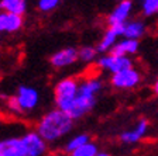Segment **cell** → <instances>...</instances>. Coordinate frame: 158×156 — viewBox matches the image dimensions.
Listing matches in <instances>:
<instances>
[{"label": "cell", "mask_w": 158, "mask_h": 156, "mask_svg": "<svg viewBox=\"0 0 158 156\" xmlns=\"http://www.w3.org/2000/svg\"><path fill=\"white\" fill-rule=\"evenodd\" d=\"M75 127V120L65 111L51 108L44 113L35 124V131L47 143H56L66 138Z\"/></svg>", "instance_id": "obj_1"}, {"label": "cell", "mask_w": 158, "mask_h": 156, "mask_svg": "<svg viewBox=\"0 0 158 156\" xmlns=\"http://www.w3.org/2000/svg\"><path fill=\"white\" fill-rule=\"evenodd\" d=\"M41 94L34 86L20 85L17 87L16 94L7 100V108L13 114H30L34 113L40 107Z\"/></svg>", "instance_id": "obj_2"}, {"label": "cell", "mask_w": 158, "mask_h": 156, "mask_svg": "<svg viewBox=\"0 0 158 156\" xmlns=\"http://www.w3.org/2000/svg\"><path fill=\"white\" fill-rule=\"evenodd\" d=\"M81 79L75 76H66L59 79L54 86V103L55 107L65 111L66 114L71 111L79 91Z\"/></svg>", "instance_id": "obj_3"}, {"label": "cell", "mask_w": 158, "mask_h": 156, "mask_svg": "<svg viewBox=\"0 0 158 156\" xmlns=\"http://www.w3.org/2000/svg\"><path fill=\"white\" fill-rule=\"evenodd\" d=\"M141 82H143V73L134 66L130 69H126V70L118 72V73H114V75H110V79H109L110 86L120 91L133 90V89L138 87Z\"/></svg>", "instance_id": "obj_4"}, {"label": "cell", "mask_w": 158, "mask_h": 156, "mask_svg": "<svg viewBox=\"0 0 158 156\" xmlns=\"http://www.w3.org/2000/svg\"><path fill=\"white\" fill-rule=\"evenodd\" d=\"M96 66L98 69L106 72L109 75H114L126 69H130L134 66L131 56H120V55H114V54H105L100 55L99 59L96 61Z\"/></svg>", "instance_id": "obj_5"}, {"label": "cell", "mask_w": 158, "mask_h": 156, "mask_svg": "<svg viewBox=\"0 0 158 156\" xmlns=\"http://www.w3.org/2000/svg\"><path fill=\"white\" fill-rule=\"evenodd\" d=\"M26 156H45L48 152V143L35 130H30L21 135Z\"/></svg>", "instance_id": "obj_6"}, {"label": "cell", "mask_w": 158, "mask_h": 156, "mask_svg": "<svg viewBox=\"0 0 158 156\" xmlns=\"http://www.w3.org/2000/svg\"><path fill=\"white\" fill-rule=\"evenodd\" d=\"M134 3L133 0H118V3L113 7V10L106 17V24L107 27L120 26V24L127 23L131 18Z\"/></svg>", "instance_id": "obj_7"}, {"label": "cell", "mask_w": 158, "mask_h": 156, "mask_svg": "<svg viewBox=\"0 0 158 156\" xmlns=\"http://www.w3.org/2000/svg\"><path fill=\"white\" fill-rule=\"evenodd\" d=\"M148 131H150V122L145 118L138 120L135 125H133L131 128L124 130L123 132H120L118 135V141L124 145H135L140 141H143L145 137L148 135Z\"/></svg>", "instance_id": "obj_8"}, {"label": "cell", "mask_w": 158, "mask_h": 156, "mask_svg": "<svg viewBox=\"0 0 158 156\" xmlns=\"http://www.w3.org/2000/svg\"><path fill=\"white\" fill-rule=\"evenodd\" d=\"M79 61L78 49L75 46H65L55 51L49 56V65L54 69H66Z\"/></svg>", "instance_id": "obj_9"}, {"label": "cell", "mask_w": 158, "mask_h": 156, "mask_svg": "<svg viewBox=\"0 0 158 156\" xmlns=\"http://www.w3.org/2000/svg\"><path fill=\"white\" fill-rule=\"evenodd\" d=\"M123 27H124V24L107 27V28L105 30V33L100 37L98 45H96V48H98L100 55H105V54H110V52H112V49L114 48L117 41L123 37Z\"/></svg>", "instance_id": "obj_10"}, {"label": "cell", "mask_w": 158, "mask_h": 156, "mask_svg": "<svg viewBox=\"0 0 158 156\" xmlns=\"http://www.w3.org/2000/svg\"><path fill=\"white\" fill-rule=\"evenodd\" d=\"M103 87H105V83H103L100 76H86V78L81 79L78 93L98 98V96L102 93Z\"/></svg>", "instance_id": "obj_11"}, {"label": "cell", "mask_w": 158, "mask_h": 156, "mask_svg": "<svg viewBox=\"0 0 158 156\" xmlns=\"http://www.w3.org/2000/svg\"><path fill=\"white\" fill-rule=\"evenodd\" d=\"M24 27V16L0 11V33L14 34Z\"/></svg>", "instance_id": "obj_12"}, {"label": "cell", "mask_w": 158, "mask_h": 156, "mask_svg": "<svg viewBox=\"0 0 158 156\" xmlns=\"http://www.w3.org/2000/svg\"><path fill=\"white\" fill-rule=\"evenodd\" d=\"M0 156H26L21 137H9L0 139Z\"/></svg>", "instance_id": "obj_13"}, {"label": "cell", "mask_w": 158, "mask_h": 156, "mask_svg": "<svg viewBox=\"0 0 158 156\" xmlns=\"http://www.w3.org/2000/svg\"><path fill=\"white\" fill-rule=\"evenodd\" d=\"M147 34V24L141 18H130L123 27V38L140 39Z\"/></svg>", "instance_id": "obj_14"}, {"label": "cell", "mask_w": 158, "mask_h": 156, "mask_svg": "<svg viewBox=\"0 0 158 156\" xmlns=\"http://www.w3.org/2000/svg\"><path fill=\"white\" fill-rule=\"evenodd\" d=\"M140 49V41L137 39H130V38H120L117 41V44L114 45V48L112 49L110 54L120 56H131L135 55Z\"/></svg>", "instance_id": "obj_15"}, {"label": "cell", "mask_w": 158, "mask_h": 156, "mask_svg": "<svg viewBox=\"0 0 158 156\" xmlns=\"http://www.w3.org/2000/svg\"><path fill=\"white\" fill-rule=\"evenodd\" d=\"M28 9V0H0V11L24 16Z\"/></svg>", "instance_id": "obj_16"}, {"label": "cell", "mask_w": 158, "mask_h": 156, "mask_svg": "<svg viewBox=\"0 0 158 156\" xmlns=\"http://www.w3.org/2000/svg\"><path fill=\"white\" fill-rule=\"evenodd\" d=\"M88 142H90V135L88 132H79L75 134L69 138L65 143H64V152L66 155H71L72 152H75L76 149H79L81 146L86 145Z\"/></svg>", "instance_id": "obj_17"}, {"label": "cell", "mask_w": 158, "mask_h": 156, "mask_svg": "<svg viewBox=\"0 0 158 156\" xmlns=\"http://www.w3.org/2000/svg\"><path fill=\"white\" fill-rule=\"evenodd\" d=\"M100 56L98 48L93 45H83L78 49V58L83 63H93Z\"/></svg>", "instance_id": "obj_18"}, {"label": "cell", "mask_w": 158, "mask_h": 156, "mask_svg": "<svg viewBox=\"0 0 158 156\" xmlns=\"http://www.w3.org/2000/svg\"><path fill=\"white\" fill-rule=\"evenodd\" d=\"M140 11L144 17L158 16V0H140Z\"/></svg>", "instance_id": "obj_19"}, {"label": "cell", "mask_w": 158, "mask_h": 156, "mask_svg": "<svg viewBox=\"0 0 158 156\" xmlns=\"http://www.w3.org/2000/svg\"><path fill=\"white\" fill-rule=\"evenodd\" d=\"M99 146L96 145L95 142H88L86 145H83V146H81L79 149H76L75 152H72L69 156H98L99 153Z\"/></svg>", "instance_id": "obj_20"}, {"label": "cell", "mask_w": 158, "mask_h": 156, "mask_svg": "<svg viewBox=\"0 0 158 156\" xmlns=\"http://www.w3.org/2000/svg\"><path fill=\"white\" fill-rule=\"evenodd\" d=\"M62 0H38L37 2V9L41 13H51L61 4Z\"/></svg>", "instance_id": "obj_21"}, {"label": "cell", "mask_w": 158, "mask_h": 156, "mask_svg": "<svg viewBox=\"0 0 158 156\" xmlns=\"http://www.w3.org/2000/svg\"><path fill=\"white\" fill-rule=\"evenodd\" d=\"M152 91H154L155 94L158 96V78L154 80V83H152Z\"/></svg>", "instance_id": "obj_22"}, {"label": "cell", "mask_w": 158, "mask_h": 156, "mask_svg": "<svg viewBox=\"0 0 158 156\" xmlns=\"http://www.w3.org/2000/svg\"><path fill=\"white\" fill-rule=\"evenodd\" d=\"M98 156H113L110 152H107V150H99Z\"/></svg>", "instance_id": "obj_23"}, {"label": "cell", "mask_w": 158, "mask_h": 156, "mask_svg": "<svg viewBox=\"0 0 158 156\" xmlns=\"http://www.w3.org/2000/svg\"><path fill=\"white\" fill-rule=\"evenodd\" d=\"M61 156H69V155H66V153H65V155H61Z\"/></svg>", "instance_id": "obj_24"}]
</instances>
